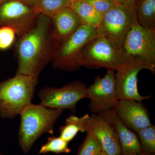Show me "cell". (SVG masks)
Masks as SVG:
<instances>
[{
    "instance_id": "6da1fadb",
    "label": "cell",
    "mask_w": 155,
    "mask_h": 155,
    "mask_svg": "<svg viewBox=\"0 0 155 155\" xmlns=\"http://www.w3.org/2000/svg\"><path fill=\"white\" fill-rule=\"evenodd\" d=\"M61 44L51 19L40 14L33 28L18 39L16 74L38 78L46 66L53 61Z\"/></svg>"
},
{
    "instance_id": "7a4b0ae2",
    "label": "cell",
    "mask_w": 155,
    "mask_h": 155,
    "mask_svg": "<svg viewBox=\"0 0 155 155\" xmlns=\"http://www.w3.org/2000/svg\"><path fill=\"white\" fill-rule=\"evenodd\" d=\"M63 111L31 103L21 111L18 135L22 152H29L35 142L45 133L54 134V125Z\"/></svg>"
},
{
    "instance_id": "3957f363",
    "label": "cell",
    "mask_w": 155,
    "mask_h": 155,
    "mask_svg": "<svg viewBox=\"0 0 155 155\" xmlns=\"http://www.w3.org/2000/svg\"><path fill=\"white\" fill-rule=\"evenodd\" d=\"M38 78L20 74L0 82V117L12 119L31 103Z\"/></svg>"
},
{
    "instance_id": "277c9868",
    "label": "cell",
    "mask_w": 155,
    "mask_h": 155,
    "mask_svg": "<svg viewBox=\"0 0 155 155\" xmlns=\"http://www.w3.org/2000/svg\"><path fill=\"white\" fill-rule=\"evenodd\" d=\"M129 58L121 45L106 37L96 36L83 49L79 64L88 69L104 68L116 71Z\"/></svg>"
},
{
    "instance_id": "5b68a950",
    "label": "cell",
    "mask_w": 155,
    "mask_h": 155,
    "mask_svg": "<svg viewBox=\"0 0 155 155\" xmlns=\"http://www.w3.org/2000/svg\"><path fill=\"white\" fill-rule=\"evenodd\" d=\"M96 27L82 25L62 41L52 61L53 68L69 72L79 69V58L81 52L96 36Z\"/></svg>"
},
{
    "instance_id": "8992f818",
    "label": "cell",
    "mask_w": 155,
    "mask_h": 155,
    "mask_svg": "<svg viewBox=\"0 0 155 155\" xmlns=\"http://www.w3.org/2000/svg\"><path fill=\"white\" fill-rule=\"evenodd\" d=\"M136 19L135 6L117 4L103 15L96 28V36H103L123 46V43Z\"/></svg>"
},
{
    "instance_id": "52a82bcc",
    "label": "cell",
    "mask_w": 155,
    "mask_h": 155,
    "mask_svg": "<svg viewBox=\"0 0 155 155\" xmlns=\"http://www.w3.org/2000/svg\"><path fill=\"white\" fill-rule=\"evenodd\" d=\"M143 69L155 72L154 66L139 57L129 56L125 64L115 71L116 97L118 100L142 102L149 98L150 95H140L137 88V75Z\"/></svg>"
},
{
    "instance_id": "ba28073f",
    "label": "cell",
    "mask_w": 155,
    "mask_h": 155,
    "mask_svg": "<svg viewBox=\"0 0 155 155\" xmlns=\"http://www.w3.org/2000/svg\"><path fill=\"white\" fill-rule=\"evenodd\" d=\"M38 95L41 105L64 110L68 109L72 113L77 111L79 101L88 98L85 84L77 80L59 88L46 87L39 91Z\"/></svg>"
},
{
    "instance_id": "9c48e42d",
    "label": "cell",
    "mask_w": 155,
    "mask_h": 155,
    "mask_svg": "<svg viewBox=\"0 0 155 155\" xmlns=\"http://www.w3.org/2000/svg\"><path fill=\"white\" fill-rule=\"evenodd\" d=\"M40 14L34 6L20 0H9L0 5V27L13 28L19 39L33 28Z\"/></svg>"
},
{
    "instance_id": "30bf717a",
    "label": "cell",
    "mask_w": 155,
    "mask_h": 155,
    "mask_svg": "<svg viewBox=\"0 0 155 155\" xmlns=\"http://www.w3.org/2000/svg\"><path fill=\"white\" fill-rule=\"evenodd\" d=\"M87 95L90 99L88 107L92 114L114 110L119 101L116 97L115 70L107 69L104 77L97 75L95 78L93 84L87 87Z\"/></svg>"
},
{
    "instance_id": "8fae6325",
    "label": "cell",
    "mask_w": 155,
    "mask_h": 155,
    "mask_svg": "<svg viewBox=\"0 0 155 155\" xmlns=\"http://www.w3.org/2000/svg\"><path fill=\"white\" fill-rule=\"evenodd\" d=\"M123 47L129 57H139L155 67V30L143 28L136 20L125 38Z\"/></svg>"
},
{
    "instance_id": "7c38bea8",
    "label": "cell",
    "mask_w": 155,
    "mask_h": 155,
    "mask_svg": "<svg viewBox=\"0 0 155 155\" xmlns=\"http://www.w3.org/2000/svg\"><path fill=\"white\" fill-rule=\"evenodd\" d=\"M85 132L92 134L103 150L109 155L121 153L118 135L112 125L101 114H92L85 126Z\"/></svg>"
},
{
    "instance_id": "4fadbf2b",
    "label": "cell",
    "mask_w": 155,
    "mask_h": 155,
    "mask_svg": "<svg viewBox=\"0 0 155 155\" xmlns=\"http://www.w3.org/2000/svg\"><path fill=\"white\" fill-rule=\"evenodd\" d=\"M114 110L122 122L136 132L153 125L148 110L141 102L119 100Z\"/></svg>"
},
{
    "instance_id": "5bb4252c",
    "label": "cell",
    "mask_w": 155,
    "mask_h": 155,
    "mask_svg": "<svg viewBox=\"0 0 155 155\" xmlns=\"http://www.w3.org/2000/svg\"><path fill=\"white\" fill-rule=\"evenodd\" d=\"M101 114L110 122L117 134L121 154L136 155L142 152L137 135L122 122L114 110L106 111Z\"/></svg>"
},
{
    "instance_id": "9a60e30c",
    "label": "cell",
    "mask_w": 155,
    "mask_h": 155,
    "mask_svg": "<svg viewBox=\"0 0 155 155\" xmlns=\"http://www.w3.org/2000/svg\"><path fill=\"white\" fill-rule=\"evenodd\" d=\"M54 30L61 43L83 25L70 8L61 9L51 18Z\"/></svg>"
},
{
    "instance_id": "2e32d148",
    "label": "cell",
    "mask_w": 155,
    "mask_h": 155,
    "mask_svg": "<svg viewBox=\"0 0 155 155\" xmlns=\"http://www.w3.org/2000/svg\"><path fill=\"white\" fill-rule=\"evenodd\" d=\"M79 17L83 25L97 28L99 25L103 15L88 4L81 0L71 2L70 7Z\"/></svg>"
},
{
    "instance_id": "e0dca14e",
    "label": "cell",
    "mask_w": 155,
    "mask_h": 155,
    "mask_svg": "<svg viewBox=\"0 0 155 155\" xmlns=\"http://www.w3.org/2000/svg\"><path fill=\"white\" fill-rule=\"evenodd\" d=\"M136 19L143 28L155 30V0H136Z\"/></svg>"
},
{
    "instance_id": "ac0fdd59",
    "label": "cell",
    "mask_w": 155,
    "mask_h": 155,
    "mask_svg": "<svg viewBox=\"0 0 155 155\" xmlns=\"http://www.w3.org/2000/svg\"><path fill=\"white\" fill-rule=\"evenodd\" d=\"M90 115L86 114L79 117L71 115L67 117L65 125L60 127V137L69 143L72 141L79 132H85V126L89 119Z\"/></svg>"
},
{
    "instance_id": "d6986e66",
    "label": "cell",
    "mask_w": 155,
    "mask_h": 155,
    "mask_svg": "<svg viewBox=\"0 0 155 155\" xmlns=\"http://www.w3.org/2000/svg\"><path fill=\"white\" fill-rule=\"evenodd\" d=\"M69 0H36L35 7L40 14L51 18L61 9L69 8Z\"/></svg>"
},
{
    "instance_id": "ffe728a7",
    "label": "cell",
    "mask_w": 155,
    "mask_h": 155,
    "mask_svg": "<svg viewBox=\"0 0 155 155\" xmlns=\"http://www.w3.org/2000/svg\"><path fill=\"white\" fill-rule=\"evenodd\" d=\"M69 143L65 141L60 136L48 137L46 143L43 145L39 151L40 154H45L48 153L56 154L69 153L71 151L68 147Z\"/></svg>"
},
{
    "instance_id": "44dd1931",
    "label": "cell",
    "mask_w": 155,
    "mask_h": 155,
    "mask_svg": "<svg viewBox=\"0 0 155 155\" xmlns=\"http://www.w3.org/2000/svg\"><path fill=\"white\" fill-rule=\"evenodd\" d=\"M142 150L150 154H155V126L152 125L137 131Z\"/></svg>"
},
{
    "instance_id": "7402d4cb",
    "label": "cell",
    "mask_w": 155,
    "mask_h": 155,
    "mask_svg": "<svg viewBox=\"0 0 155 155\" xmlns=\"http://www.w3.org/2000/svg\"><path fill=\"white\" fill-rule=\"evenodd\" d=\"M102 150L97 138L92 134L86 132V137L78 147L76 155H101Z\"/></svg>"
},
{
    "instance_id": "603a6c76",
    "label": "cell",
    "mask_w": 155,
    "mask_h": 155,
    "mask_svg": "<svg viewBox=\"0 0 155 155\" xmlns=\"http://www.w3.org/2000/svg\"><path fill=\"white\" fill-rule=\"evenodd\" d=\"M16 34L14 29L8 26L0 27V50L9 48L14 44Z\"/></svg>"
},
{
    "instance_id": "cb8c5ba5",
    "label": "cell",
    "mask_w": 155,
    "mask_h": 155,
    "mask_svg": "<svg viewBox=\"0 0 155 155\" xmlns=\"http://www.w3.org/2000/svg\"><path fill=\"white\" fill-rule=\"evenodd\" d=\"M91 5L102 15L116 5L118 3L112 0H81Z\"/></svg>"
},
{
    "instance_id": "d4e9b609",
    "label": "cell",
    "mask_w": 155,
    "mask_h": 155,
    "mask_svg": "<svg viewBox=\"0 0 155 155\" xmlns=\"http://www.w3.org/2000/svg\"><path fill=\"white\" fill-rule=\"evenodd\" d=\"M118 4H124L127 5L135 6L136 0H112Z\"/></svg>"
},
{
    "instance_id": "484cf974",
    "label": "cell",
    "mask_w": 155,
    "mask_h": 155,
    "mask_svg": "<svg viewBox=\"0 0 155 155\" xmlns=\"http://www.w3.org/2000/svg\"><path fill=\"white\" fill-rule=\"evenodd\" d=\"M24 2L27 3L28 5L35 7V2L36 0H20Z\"/></svg>"
},
{
    "instance_id": "4316f807",
    "label": "cell",
    "mask_w": 155,
    "mask_h": 155,
    "mask_svg": "<svg viewBox=\"0 0 155 155\" xmlns=\"http://www.w3.org/2000/svg\"><path fill=\"white\" fill-rule=\"evenodd\" d=\"M136 155H155V154H150L148 153L144 152H142L140 153L137 154Z\"/></svg>"
},
{
    "instance_id": "83f0119b",
    "label": "cell",
    "mask_w": 155,
    "mask_h": 155,
    "mask_svg": "<svg viewBox=\"0 0 155 155\" xmlns=\"http://www.w3.org/2000/svg\"><path fill=\"white\" fill-rule=\"evenodd\" d=\"M101 155H109L107 153H106L104 150H103L102 152Z\"/></svg>"
},
{
    "instance_id": "f1b7e54d",
    "label": "cell",
    "mask_w": 155,
    "mask_h": 155,
    "mask_svg": "<svg viewBox=\"0 0 155 155\" xmlns=\"http://www.w3.org/2000/svg\"><path fill=\"white\" fill-rule=\"evenodd\" d=\"M9 1V0H0V5L2 4V3L4 2H6V1Z\"/></svg>"
},
{
    "instance_id": "f546056e",
    "label": "cell",
    "mask_w": 155,
    "mask_h": 155,
    "mask_svg": "<svg viewBox=\"0 0 155 155\" xmlns=\"http://www.w3.org/2000/svg\"><path fill=\"white\" fill-rule=\"evenodd\" d=\"M0 155H4V154H3L2 153H0Z\"/></svg>"
},
{
    "instance_id": "4dcf8cb0",
    "label": "cell",
    "mask_w": 155,
    "mask_h": 155,
    "mask_svg": "<svg viewBox=\"0 0 155 155\" xmlns=\"http://www.w3.org/2000/svg\"><path fill=\"white\" fill-rule=\"evenodd\" d=\"M69 1H70V2H72V1H75V0H69Z\"/></svg>"
},
{
    "instance_id": "1f68e13d",
    "label": "cell",
    "mask_w": 155,
    "mask_h": 155,
    "mask_svg": "<svg viewBox=\"0 0 155 155\" xmlns=\"http://www.w3.org/2000/svg\"><path fill=\"white\" fill-rule=\"evenodd\" d=\"M122 155L121 154H119V155Z\"/></svg>"
}]
</instances>
